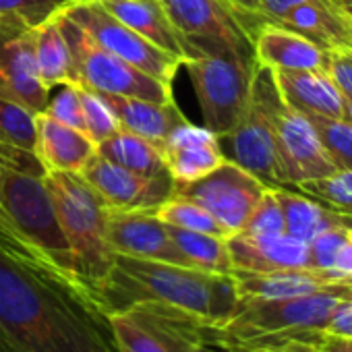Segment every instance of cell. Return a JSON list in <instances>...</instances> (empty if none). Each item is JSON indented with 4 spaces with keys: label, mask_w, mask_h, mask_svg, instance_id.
Returning a JSON list of instances; mask_svg holds the SVG:
<instances>
[{
    "label": "cell",
    "mask_w": 352,
    "mask_h": 352,
    "mask_svg": "<svg viewBox=\"0 0 352 352\" xmlns=\"http://www.w3.org/2000/svg\"><path fill=\"white\" fill-rule=\"evenodd\" d=\"M0 338L23 352H118L96 294L3 232Z\"/></svg>",
    "instance_id": "obj_1"
},
{
    "label": "cell",
    "mask_w": 352,
    "mask_h": 352,
    "mask_svg": "<svg viewBox=\"0 0 352 352\" xmlns=\"http://www.w3.org/2000/svg\"><path fill=\"white\" fill-rule=\"evenodd\" d=\"M96 296L108 315L137 302H162L185 309L208 325L226 323L241 300L232 274H210L124 255H114Z\"/></svg>",
    "instance_id": "obj_2"
},
{
    "label": "cell",
    "mask_w": 352,
    "mask_h": 352,
    "mask_svg": "<svg viewBox=\"0 0 352 352\" xmlns=\"http://www.w3.org/2000/svg\"><path fill=\"white\" fill-rule=\"evenodd\" d=\"M0 208L30 251L75 276L71 249L46 185V168L32 149L9 141H0Z\"/></svg>",
    "instance_id": "obj_3"
},
{
    "label": "cell",
    "mask_w": 352,
    "mask_h": 352,
    "mask_svg": "<svg viewBox=\"0 0 352 352\" xmlns=\"http://www.w3.org/2000/svg\"><path fill=\"white\" fill-rule=\"evenodd\" d=\"M46 185L71 249L73 272L96 294L114 261L106 236L108 210L79 172H46Z\"/></svg>",
    "instance_id": "obj_4"
},
{
    "label": "cell",
    "mask_w": 352,
    "mask_h": 352,
    "mask_svg": "<svg viewBox=\"0 0 352 352\" xmlns=\"http://www.w3.org/2000/svg\"><path fill=\"white\" fill-rule=\"evenodd\" d=\"M282 104L274 71L255 65L249 100L234 129L222 139L228 143L230 160L255 174L267 187H286L276 151L274 118Z\"/></svg>",
    "instance_id": "obj_5"
},
{
    "label": "cell",
    "mask_w": 352,
    "mask_h": 352,
    "mask_svg": "<svg viewBox=\"0 0 352 352\" xmlns=\"http://www.w3.org/2000/svg\"><path fill=\"white\" fill-rule=\"evenodd\" d=\"M255 58L243 54H199L187 58V71L195 89L204 126L224 139L239 122L251 91Z\"/></svg>",
    "instance_id": "obj_6"
},
{
    "label": "cell",
    "mask_w": 352,
    "mask_h": 352,
    "mask_svg": "<svg viewBox=\"0 0 352 352\" xmlns=\"http://www.w3.org/2000/svg\"><path fill=\"white\" fill-rule=\"evenodd\" d=\"M118 352H197L208 323L197 315L162 302H137L110 313Z\"/></svg>",
    "instance_id": "obj_7"
},
{
    "label": "cell",
    "mask_w": 352,
    "mask_h": 352,
    "mask_svg": "<svg viewBox=\"0 0 352 352\" xmlns=\"http://www.w3.org/2000/svg\"><path fill=\"white\" fill-rule=\"evenodd\" d=\"M58 17L73 52L77 85L108 96H131V98H145L151 102L174 100L172 85L145 75L143 71L135 69L122 58L104 50L65 11H60Z\"/></svg>",
    "instance_id": "obj_8"
},
{
    "label": "cell",
    "mask_w": 352,
    "mask_h": 352,
    "mask_svg": "<svg viewBox=\"0 0 352 352\" xmlns=\"http://www.w3.org/2000/svg\"><path fill=\"white\" fill-rule=\"evenodd\" d=\"M187 58L199 54L253 56V40L222 0H160ZM185 58V60H187Z\"/></svg>",
    "instance_id": "obj_9"
},
{
    "label": "cell",
    "mask_w": 352,
    "mask_h": 352,
    "mask_svg": "<svg viewBox=\"0 0 352 352\" xmlns=\"http://www.w3.org/2000/svg\"><path fill=\"white\" fill-rule=\"evenodd\" d=\"M73 21H77L96 44L145 75L172 85L179 69H183V60L166 54L131 28L112 17L98 0H71L63 9Z\"/></svg>",
    "instance_id": "obj_10"
},
{
    "label": "cell",
    "mask_w": 352,
    "mask_h": 352,
    "mask_svg": "<svg viewBox=\"0 0 352 352\" xmlns=\"http://www.w3.org/2000/svg\"><path fill=\"white\" fill-rule=\"evenodd\" d=\"M265 189L267 185L255 174L226 157V162L201 176L199 181L174 185V195L191 199L208 210L226 234L234 236L245 228Z\"/></svg>",
    "instance_id": "obj_11"
},
{
    "label": "cell",
    "mask_w": 352,
    "mask_h": 352,
    "mask_svg": "<svg viewBox=\"0 0 352 352\" xmlns=\"http://www.w3.org/2000/svg\"><path fill=\"white\" fill-rule=\"evenodd\" d=\"M91 191L102 199L106 210L135 212L157 210L174 193V181L170 176H143L124 170L98 151L79 172Z\"/></svg>",
    "instance_id": "obj_12"
},
{
    "label": "cell",
    "mask_w": 352,
    "mask_h": 352,
    "mask_svg": "<svg viewBox=\"0 0 352 352\" xmlns=\"http://www.w3.org/2000/svg\"><path fill=\"white\" fill-rule=\"evenodd\" d=\"M276 151L284 174V185H300L305 181L323 179L338 168L329 160L309 118L290 108L284 100L274 118Z\"/></svg>",
    "instance_id": "obj_13"
},
{
    "label": "cell",
    "mask_w": 352,
    "mask_h": 352,
    "mask_svg": "<svg viewBox=\"0 0 352 352\" xmlns=\"http://www.w3.org/2000/svg\"><path fill=\"white\" fill-rule=\"evenodd\" d=\"M50 94L38 71L34 30L0 25V98L40 114Z\"/></svg>",
    "instance_id": "obj_14"
},
{
    "label": "cell",
    "mask_w": 352,
    "mask_h": 352,
    "mask_svg": "<svg viewBox=\"0 0 352 352\" xmlns=\"http://www.w3.org/2000/svg\"><path fill=\"white\" fill-rule=\"evenodd\" d=\"M106 236L114 255L191 267L181 251L176 249L168 226L157 218L155 210H108Z\"/></svg>",
    "instance_id": "obj_15"
},
{
    "label": "cell",
    "mask_w": 352,
    "mask_h": 352,
    "mask_svg": "<svg viewBox=\"0 0 352 352\" xmlns=\"http://www.w3.org/2000/svg\"><path fill=\"white\" fill-rule=\"evenodd\" d=\"M160 151L174 185L199 181L228 157L222 139L208 126H197L191 120L176 126L160 145Z\"/></svg>",
    "instance_id": "obj_16"
},
{
    "label": "cell",
    "mask_w": 352,
    "mask_h": 352,
    "mask_svg": "<svg viewBox=\"0 0 352 352\" xmlns=\"http://www.w3.org/2000/svg\"><path fill=\"white\" fill-rule=\"evenodd\" d=\"M327 50L307 36L284 25L265 21L253 34V58L270 71H317L325 69Z\"/></svg>",
    "instance_id": "obj_17"
},
{
    "label": "cell",
    "mask_w": 352,
    "mask_h": 352,
    "mask_svg": "<svg viewBox=\"0 0 352 352\" xmlns=\"http://www.w3.org/2000/svg\"><path fill=\"white\" fill-rule=\"evenodd\" d=\"M228 251L232 270L241 272H282L311 267L309 245L288 234L276 236H228ZM313 270V267H311Z\"/></svg>",
    "instance_id": "obj_18"
},
{
    "label": "cell",
    "mask_w": 352,
    "mask_h": 352,
    "mask_svg": "<svg viewBox=\"0 0 352 352\" xmlns=\"http://www.w3.org/2000/svg\"><path fill=\"white\" fill-rule=\"evenodd\" d=\"M278 25L307 36L323 50L352 52V13L342 9L336 0H305L292 7Z\"/></svg>",
    "instance_id": "obj_19"
},
{
    "label": "cell",
    "mask_w": 352,
    "mask_h": 352,
    "mask_svg": "<svg viewBox=\"0 0 352 352\" xmlns=\"http://www.w3.org/2000/svg\"><path fill=\"white\" fill-rule=\"evenodd\" d=\"M282 100L302 112L329 118H346V98L325 69L317 71H274Z\"/></svg>",
    "instance_id": "obj_20"
},
{
    "label": "cell",
    "mask_w": 352,
    "mask_h": 352,
    "mask_svg": "<svg viewBox=\"0 0 352 352\" xmlns=\"http://www.w3.org/2000/svg\"><path fill=\"white\" fill-rule=\"evenodd\" d=\"M96 151L98 145L83 131L63 124L44 112L36 114L34 153L46 172H81Z\"/></svg>",
    "instance_id": "obj_21"
},
{
    "label": "cell",
    "mask_w": 352,
    "mask_h": 352,
    "mask_svg": "<svg viewBox=\"0 0 352 352\" xmlns=\"http://www.w3.org/2000/svg\"><path fill=\"white\" fill-rule=\"evenodd\" d=\"M100 96L108 102V106L116 114L122 131L139 135L155 145H162L176 126L189 120L174 100L151 102L145 98H131V96H108V94H100Z\"/></svg>",
    "instance_id": "obj_22"
},
{
    "label": "cell",
    "mask_w": 352,
    "mask_h": 352,
    "mask_svg": "<svg viewBox=\"0 0 352 352\" xmlns=\"http://www.w3.org/2000/svg\"><path fill=\"white\" fill-rule=\"evenodd\" d=\"M98 3L135 34L145 38L166 54L185 63V46L160 3H149V0H98Z\"/></svg>",
    "instance_id": "obj_23"
},
{
    "label": "cell",
    "mask_w": 352,
    "mask_h": 352,
    "mask_svg": "<svg viewBox=\"0 0 352 352\" xmlns=\"http://www.w3.org/2000/svg\"><path fill=\"white\" fill-rule=\"evenodd\" d=\"M58 13H54L34 30V50H36L38 71L44 85L50 91L60 85L75 83L73 52L63 32Z\"/></svg>",
    "instance_id": "obj_24"
},
{
    "label": "cell",
    "mask_w": 352,
    "mask_h": 352,
    "mask_svg": "<svg viewBox=\"0 0 352 352\" xmlns=\"http://www.w3.org/2000/svg\"><path fill=\"white\" fill-rule=\"evenodd\" d=\"M282 212H284V230L288 236L298 239L302 243H311L321 232L340 226V224H352V218H346L338 212L327 210L325 206L317 204L315 199L292 193L286 187H276Z\"/></svg>",
    "instance_id": "obj_25"
},
{
    "label": "cell",
    "mask_w": 352,
    "mask_h": 352,
    "mask_svg": "<svg viewBox=\"0 0 352 352\" xmlns=\"http://www.w3.org/2000/svg\"><path fill=\"white\" fill-rule=\"evenodd\" d=\"M98 153L110 160L112 164L143 174V176H170L160 151V145L118 129L110 139L98 145Z\"/></svg>",
    "instance_id": "obj_26"
},
{
    "label": "cell",
    "mask_w": 352,
    "mask_h": 352,
    "mask_svg": "<svg viewBox=\"0 0 352 352\" xmlns=\"http://www.w3.org/2000/svg\"><path fill=\"white\" fill-rule=\"evenodd\" d=\"M168 232L176 249L181 251V255L187 259V263L193 270H201L210 274H232L228 239L204 234V232H191L174 226H168Z\"/></svg>",
    "instance_id": "obj_27"
},
{
    "label": "cell",
    "mask_w": 352,
    "mask_h": 352,
    "mask_svg": "<svg viewBox=\"0 0 352 352\" xmlns=\"http://www.w3.org/2000/svg\"><path fill=\"white\" fill-rule=\"evenodd\" d=\"M157 218L174 228H183V230H191V232H204V234H214V236H224L228 239L226 230L218 224V220L204 210L201 206H197L191 199H185L181 195L168 197L157 210H155Z\"/></svg>",
    "instance_id": "obj_28"
},
{
    "label": "cell",
    "mask_w": 352,
    "mask_h": 352,
    "mask_svg": "<svg viewBox=\"0 0 352 352\" xmlns=\"http://www.w3.org/2000/svg\"><path fill=\"white\" fill-rule=\"evenodd\" d=\"M296 189L325 206L331 212H338L346 218H352V168L336 170L329 176L315 181H305L296 185Z\"/></svg>",
    "instance_id": "obj_29"
},
{
    "label": "cell",
    "mask_w": 352,
    "mask_h": 352,
    "mask_svg": "<svg viewBox=\"0 0 352 352\" xmlns=\"http://www.w3.org/2000/svg\"><path fill=\"white\" fill-rule=\"evenodd\" d=\"M313 124L321 145L338 170L352 168V122L348 118H329L319 114H305Z\"/></svg>",
    "instance_id": "obj_30"
},
{
    "label": "cell",
    "mask_w": 352,
    "mask_h": 352,
    "mask_svg": "<svg viewBox=\"0 0 352 352\" xmlns=\"http://www.w3.org/2000/svg\"><path fill=\"white\" fill-rule=\"evenodd\" d=\"M71 0H0V25L36 30Z\"/></svg>",
    "instance_id": "obj_31"
},
{
    "label": "cell",
    "mask_w": 352,
    "mask_h": 352,
    "mask_svg": "<svg viewBox=\"0 0 352 352\" xmlns=\"http://www.w3.org/2000/svg\"><path fill=\"white\" fill-rule=\"evenodd\" d=\"M79 87V106H81V120H83V133L96 143L100 145L102 141L110 139L118 129V118L116 114L112 112V108L108 106V102L91 91V89H85L81 85Z\"/></svg>",
    "instance_id": "obj_32"
},
{
    "label": "cell",
    "mask_w": 352,
    "mask_h": 352,
    "mask_svg": "<svg viewBox=\"0 0 352 352\" xmlns=\"http://www.w3.org/2000/svg\"><path fill=\"white\" fill-rule=\"evenodd\" d=\"M0 141L32 149L36 147V112L0 98Z\"/></svg>",
    "instance_id": "obj_33"
},
{
    "label": "cell",
    "mask_w": 352,
    "mask_h": 352,
    "mask_svg": "<svg viewBox=\"0 0 352 352\" xmlns=\"http://www.w3.org/2000/svg\"><path fill=\"white\" fill-rule=\"evenodd\" d=\"M239 234L247 236H276L286 234L284 230V212L276 193V187H267L255 206L253 214L249 216L245 228Z\"/></svg>",
    "instance_id": "obj_34"
},
{
    "label": "cell",
    "mask_w": 352,
    "mask_h": 352,
    "mask_svg": "<svg viewBox=\"0 0 352 352\" xmlns=\"http://www.w3.org/2000/svg\"><path fill=\"white\" fill-rule=\"evenodd\" d=\"M44 114L50 118L69 124L73 129L83 131V120H81V106H79V87L77 83H67L60 85L56 94H50V100L46 104Z\"/></svg>",
    "instance_id": "obj_35"
},
{
    "label": "cell",
    "mask_w": 352,
    "mask_h": 352,
    "mask_svg": "<svg viewBox=\"0 0 352 352\" xmlns=\"http://www.w3.org/2000/svg\"><path fill=\"white\" fill-rule=\"evenodd\" d=\"M325 71L342 91L346 100L352 102V52L346 50H327Z\"/></svg>",
    "instance_id": "obj_36"
},
{
    "label": "cell",
    "mask_w": 352,
    "mask_h": 352,
    "mask_svg": "<svg viewBox=\"0 0 352 352\" xmlns=\"http://www.w3.org/2000/svg\"><path fill=\"white\" fill-rule=\"evenodd\" d=\"M222 3L230 9V13L239 19V23L247 30V34L253 40L255 30L261 23H265V19L261 15L259 0H222Z\"/></svg>",
    "instance_id": "obj_37"
},
{
    "label": "cell",
    "mask_w": 352,
    "mask_h": 352,
    "mask_svg": "<svg viewBox=\"0 0 352 352\" xmlns=\"http://www.w3.org/2000/svg\"><path fill=\"white\" fill-rule=\"evenodd\" d=\"M321 331L329 333V336L352 338V298L338 302V307L331 311V315L327 317Z\"/></svg>",
    "instance_id": "obj_38"
},
{
    "label": "cell",
    "mask_w": 352,
    "mask_h": 352,
    "mask_svg": "<svg viewBox=\"0 0 352 352\" xmlns=\"http://www.w3.org/2000/svg\"><path fill=\"white\" fill-rule=\"evenodd\" d=\"M331 274L338 278H344V280H352V226L346 230V234L336 251V257L331 263Z\"/></svg>",
    "instance_id": "obj_39"
},
{
    "label": "cell",
    "mask_w": 352,
    "mask_h": 352,
    "mask_svg": "<svg viewBox=\"0 0 352 352\" xmlns=\"http://www.w3.org/2000/svg\"><path fill=\"white\" fill-rule=\"evenodd\" d=\"M298 3H305V0H259V7L265 21L278 23ZM317 3H325V0H317Z\"/></svg>",
    "instance_id": "obj_40"
},
{
    "label": "cell",
    "mask_w": 352,
    "mask_h": 352,
    "mask_svg": "<svg viewBox=\"0 0 352 352\" xmlns=\"http://www.w3.org/2000/svg\"><path fill=\"white\" fill-rule=\"evenodd\" d=\"M315 352H352V338H340L321 331L315 342Z\"/></svg>",
    "instance_id": "obj_41"
},
{
    "label": "cell",
    "mask_w": 352,
    "mask_h": 352,
    "mask_svg": "<svg viewBox=\"0 0 352 352\" xmlns=\"http://www.w3.org/2000/svg\"><path fill=\"white\" fill-rule=\"evenodd\" d=\"M317 342V340H315ZM315 342H307V340H290L284 344H276V346H263V348H255L249 352H315Z\"/></svg>",
    "instance_id": "obj_42"
},
{
    "label": "cell",
    "mask_w": 352,
    "mask_h": 352,
    "mask_svg": "<svg viewBox=\"0 0 352 352\" xmlns=\"http://www.w3.org/2000/svg\"><path fill=\"white\" fill-rule=\"evenodd\" d=\"M0 232L7 234V236H11V239H15V241H19V236L15 234V230H13V226H11V222H9L7 214L3 212V208H0ZM19 243H21V241H19Z\"/></svg>",
    "instance_id": "obj_43"
},
{
    "label": "cell",
    "mask_w": 352,
    "mask_h": 352,
    "mask_svg": "<svg viewBox=\"0 0 352 352\" xmlns=\"http://www.w3.org/2000/svg\"><path fill=\"white\" fill-rule=\"evenodd\" d=\"M0 352H23L21 348L13 346L11 342H7L5 338H0Z\"/></svg>",
    "instance_id": "obj_44"
},
{
    "label": "cell",
    "mask_w": 352,
    "mask_h": 352,
    "mask_svg": "<svg viewBox=\"0 0 352 352\" xmlns=\"http://www.w3.org/2000/svg\"><path fill=\"white\" fill-rule=\"evenodd\" d=\"M197 352H226V350H222V348H218V346H214V344H201V346L197 348Z\"/></svg>",
    "instance_id": "obj_45"
},
{
    "label": "cell",
    "mask_w": 352,
    "mask_h": 352,
    "mask_svg": "<svg viewBox=\"0 0 352 352\" xmlns=\"http://www.w3.org/2000/svg\"><path fill=\"white\" fill-rule=\"evenodd\" d=\"M336 3H338L342 9H346V11H352V0H336Z\"/></svg>",
    "instance_id": "obj_46"
},
{
    "label": "cell",
    "mask_w": 352,
    "mask_h": 352,
    "mask_svg": "<svg viewBox=\"0 0 352 352\" xmlns=\"http://www.w3.org/2000/svg\"><path fill=\"white\" fill-rule=\"evenodd\" d=\"M346 118L352 122V102L350 100H346Z\"/></svg>",
    "instance_id": "obj_47"
},
{
    "label": "cell",
    "mask_w": 352,
    "mask_h": 352,
    "mask_svg": "<svg viewBox=\"0 0 352 352\" xmlns=\"http://www.w3.org/2000/svg\"><path fill=\"white\" fill-rule=\"evenodd\" d=\"M149 3H160V0H149Z\"/></svg>",
    "instance_id": "obj_48"
},
{
    "label": "cell",
    "mask_w": 352,
    "mask_h": 352,
    "mask_svg": "<svg viewBox=\"0 0 352 352\" xmlns=\"http://www.w3.org/2000/svg\"><path fill=\"white\" fill-rule=\"evenodd\" d=\"M350 13H352V11H350Z\"/></svg>",
    "instance_id": "obj_49"
}]
</instances>
